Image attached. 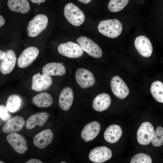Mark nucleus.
<instances>
[{
  "label": "nucleus",
  "instance_id": "nucleus-20",
  "mask_svg": "<svg viewBox=\"0 0 163 163\" xmlns=\"http://www.w3.org/2000/svg\"><path fill=\"white\" fill-rule=\"evenodd\" d=\"M42 72L43 74L49 76H62L65 74L66 69L62 63L51 62L43 66Z\"/></svg>",
  "mask_w": 163,
  "mask_h": 163
},
{
  "label": "nucleus",
  "instance_id": "nucleus-1",
  "mask_svg": "<svg viewBox=\"0 0 163 163\" xmlns=\"http://www.w3.org/2000/svg\"><path fill=\"white\" fill-rule=\"evenodd\" d=\"M98 31L103 35L111 38L118 37L122 30V25L118 20L116 19L102 20L99 23Z\"/></svg>",
  "mask_w": 163,
  "mask_h": 163
},
{
  "label": "nucleus",
  "instance_id": "nucleus-3",
  "mask_svg": "<svg viewBox=\"0 0 163 163\" xmlns=\"http://www.w3.org/2000/svg\"><path fill=\"white\" fill-rule=\"evenodd\" d=\"M48 23L46 16L39 14L35 16L28 23L27 30L28 36L35 37L40 34L46 28Z\"/></svg>",
  "mask_w": 163,
  "mask_h": 163
},
{
  "label": "nucleus",
  "instance_id": "nucleus-35",
  "mask_svg": "<svg viewBox=\"0 0 163 163\" xmlns=\"http://www.w3.org/2000/svg\"><path fill=\"white\" fill-rule=\"evenodd\" d=\"M80 2L84 3L85 4H87L90 2L91 0H78Z\"/></svg>",
  "mask_w": 163,
  "mask_h": 163
},
{
  "label": "nucleus",
  "instance_id": "nucleus-24",
  "mask_svg": "<svg viewBox=\"0 0 163 163\" xmlns=\"http://www.w3.org/2000/svg\"><path fill=\"white\" fill-rule=\"evenodd\" d=\"M7 4L11 10L18 13H26L30 8L27 0H8Z\"/></svg>",
  "mask_w": 163,
  "mask_h": 163
},
{
  "label": "nucleus",
  "instance_id": "nucleus-36",
  "mask_svg": "<svg viewBox=\"0 0 163 163\" xmlns=\"http://www.w3.org/2000/svg\"><path fill=\"white\" fill-rule=\"evenodd\" d=\"M61 163H66V162L65 161H62Z\"/></svg>",
  "mask_w": 163,
  "mask_h": 163
},
{
  "label": "nucleus",
  "instance_id": "nucleus-37",
  "mask_svg": "<svg viewBox=\"0 0 163 163\" xmlns=\"http://www.w3.org/2000/svg\"><path fill=\"white\" fill-rule=\"evenodd\" d=\"M0 163H4V162H3V161H1V160H0Z\"/></svg>",
  "mask_w": 163,
  "mask_h": 163
},
{
  "label": "nucleus",
  "instance_id": "nucleus-16",
  "mask_svg": "<svg viewBox=\"0 0 163 163\" xmlns=\"http://www.w3.org/2000/svg\"><path fill=\"white\" fill-rule=\"evenodd\" d=\"M101 125L96 121H94L87 124L81 133V136L85 142H87L94 139L101 130Z\"/></svg>",
  "mask_w": 163,
  "mask_h": 163
},
{
  "label": "nucleus",
  "instance_id": "nucleus-25",
  "mask_svg": "<svg viewBox=\"0 0 163 163\" xmlns=\"http://www.w3.org/2000/svg\"><path fill=\"white\" fill-rule=\"evenodd\" d=\"M22 102V99L19 95L16 94H12L7 99L6 107L9 112L14 113L20 108Z\"/></svg>",
  "mask_w": 163,
  "mask_h": 163
},
{
  "label": "nucleus",
  "instance_id": "nucleus-5",
  "mask_svg": "<svg viewBox=\"0 0 163 163\" xmlns=\"http://www.w3.org/2000/svg\"><path fill=\"white\" fill-rule=\"evenodd\" d=\"M58 50L61 55L71 58H80L84 53L83 50L79 45L71 41L60 44Z\"/></svg>",
  "mask_w": 163,
  "mask_h": 163
},
{
  "label": "nucleus",
  "instance_id": "nucleus-30",
  "mask_svg": "<svg viewBox=\"0 0 163 163\" xmlns=\"http://www.w3.org/2000/svg\"><path fill=\"white\" fill-rule=\"evenodd\" d=\"M9 110L6 107L3 105H0V117L4 121L8 120L11 117Z\"/></svg>",
  "mask_w": 163,
  "mask_h": 163
},
{
  "label": "nucleus",
  "instance_id": "nucleus-27",
  "mask_svg": "<svg viewBox=\"0 0 163 163\" xmlns=\"http://www.w3.org/2000/svg\"><path fill=\"white\" fill-rule=\"evenodd\" d=\"M129 2V0H110L108 8L111 12H117L123 9Z\"/></svg>",
  "mask_w": 163,
  "mask_h": 163
},
{
  "label": "nucleus",
  "instance_id": "nucleus-26",
  "mask_svg": "<svg viewBox=\"0 0 163 163\" xmlns=\"http://www.w3.org/2000/svg\"><path fill=\"white\" fill-rule=\"evenodd\" d=\"M150 91L151 94L157 101L163 103V83L159 81L153 82L152 84Z\"/></svg>",
  "mask_w": 163,
  "mask_h": 163
},
{
  "label": "nucleus",
  "instance_id": "nucleus-2",
  "mask_svg": "<svg viewBox=\"0 0 163 163\" xmlns=\"http://www.w3.org/2000/svg\"><path fill=\"white\" fill-rule=\"evenodd\" d=\"M64 14L69 22L75 26H80L85 20V15L83 12L72 3L66 5L64 8Z\"/></svg>",
  "mask_w": 163,
  "mask_h": 163
},
{
  "label": "nucleus",
  "instance_id": "nucleus-17",
  "mask_svg": "<svg viewBox=\"0 0 163 163\" xmlns=\"http://www.w3.org/2000/svg\"><path fill=\"white\" fill-rule=\"evenodd\" d=\"M25 123V121L22 117L16 116L8 120L3 126L2 130L6 133H16L21 130Z\"/></svg>",
  "mask_w": 163,
  "mask_h": 163
},
{
  "label": "nucleus",
  "instance_id": "nucleus-22",
  "mask_svg": "<svg viewBox=\"0 0 163 163\" xmlns=\"http://www.w3.org/2000/svg\"><path fill=\"white\" fill-rule=\"evenodd\" d=\"M122 130L118 125L113 124L109 126L105 130L104 136L105 140L110 143L117 142L122 134Z\"/></svg>",
  "mask_w": 163,
  "mask_h": 163
},
{
  "label": "nucleus",
  "instance_id": "nucleus-6",
  "mask_svg": "<svg viewBox=\"0 0 163 163\" xmlns=\"http://www.w3.org/2000/svg\"><path fill=\"white\" fill-rule=\"evenodd\" d=\"M39 51L36 47L30 46L25 49L20 54L17 61V65L20 68L30 65L37 57Z\"/></svg>",
  "mask_w": 163,
  "mask_h": 163
},
{
  "label": "nucleus",
  "instance_id": "nucleus-12",
  "mask_svg": "<svg viewBox=\"0 0 163 163\" xmlns=\"http://www.w3.org/2000/svg\"><path fill=\"white\" fill-rule=\"evenodd\" d=\"M52 82V79L50 76L39 72L32 77L31 88L36 91H44L51 85Z\"/></svg>",
  "mask_w": 163,
  "mask_h": 163
},
{
  "label": "nucleus",
  "instance_id": "nucleus-10",
  "mask_svg": "<svg viewBox=\"0 0 163 163\" xmlns=\"http://www.w3.org/2000/svg\"><path fill=\"white\" fill-rule=\"evenodd\" d=\"M6 139L13 149L19 154H23L28 150L27 141L20 134L16 133H9L7 136Z\"/></svg>",
  "mask_w": 163,
  "mask_h": 163
},
{
  "label": "nucleus",
  "instance_id": "nucleus-31",
  "mask_svg": "<svg viewBox=\"0 0 163 163\" xmlns=\"http://www.w3.org/2000/svg\"><path fill=\"white\" fill-rule=\"evenodd\" d=\"M40 160L36 158H32L25 162V163H43Z\"/></svg>",
  "mask_w": 163,
  "mask_h": 163
},
{
  "label": "nucleus",
  "instance_id": "nucleus-34",
  "mask_svg": "<svg viewBox=\"0 0 163 163\" xmlns=\"http://www.w3.org/2000/svg\"><path fill=\"white\" fill-rule=\"evenodd\" d=\"M5 21L4 18L1 15H0V27H1L5 24Z\"/></svg>",
  "mask_w": 163,
  "mask_h": 163
},
{
  "label": "nucleus",
  "instance_id": "nucleus-18",
  "mask_svg": "<svg viewBox=\"0 0 163 163\" xmlns=\"http://www.w3.org/2000/svg\"><path fill=\"white\" fill-rule=\"evenodd\" d=\"M74 94L72 89L69 87L63 88L60 93L59 104V107L63 110H69L73 103Z\"/></svg>",
  "mask_w": 163,
  "mask_h": 163
},
{
  "label": "nucleus",
  "instance_id": "nucleus-7",
  "mask_svg": "<svg viewBox=\"0 0 163 163\" xmlns=\"http://www.w3.org/2000/svg\"><path fill=\"white\" fill-rule=\"evenodd\" d=\"M154 129L153 126L149 122L142 123L139 128L137 133L138 142L143 145L149 144L152 139Z\"/></svg>",
  "mask_w": 163,
  "mask_h": 163
},
{
  "label": "nucleus",
  "instance_id": "nucleus-9",
  "mask_svg": "<svg viewBox=\"0 0 163 163\" xmlns=\"http://www.w3.org/2000/svg\"><path fill=\"white\" fill-rule=\"evenodd\" d=\"M75 77L77 83L82 88L90 87L95 83V78L93 74L85 69H78L75 72Z\"/></svg>",
  "mask_w": 163,
  "mask_h": 163
},
{
  "label": "nucleus",
  "instance_id": "nucleus-8",
  "mask_svg": "<svg viewBox=\"0 0 163 163\" xmlns=\"http://www.w3.org/2000/svg\"><path fill=\"white\" fill-rule=\"evenodd\" d=\"M110 86L114 95L120 99H123L128 96L129 89L123 80L119 76L113 77L110 81Z\"/></svg>",
  "mask_w": 163,
  "mask_h": 163
},
{
  "label": "nucleus",
  "instance_id": "nucleus-33",
  "mask_svg": "<svg viewBox=\"0 0 163 163\" xmlns=\"http://www.w3.org/2000/svg\"><path fill=\"white\" fill-rule=\"evenodd\" d=\"M6 56V53L4 52L2 50H0V60L3 59Z\"/></svg>",
  "mask_w": 163,
  "mask_h": 163
},
{
  "label": "nucleus",
  "instance_id": "nucleus-11",
  "mask_svg": "<svg viewBox=\"0 0 163 163\" xmlns=\"http://www.w3.org/2000/svg\"><path fill=\"white\" fill-rule=\"evenodd\" d=\"M111 150L104 146L97 147L90 151L88 155L89 159L96 163H101L110 159L112 156Z\"/></svg>",
  "mask_w": 163,
  "mask_h": 163
},
{
  "label": "nucleus",
  "instance_id": "nucleus-21",
  "mask_svg": "<svg viewBox=\"0 0 163 163\" xmlns=\"http://www.w3.org/2000/svg\"><path fill=\"white\" fill-rule=\"evenodd\" d=\"M111 103L110 96L108 94L103 93L97 95L92 102V107L96 111L102 112L107 110Z\"/></svg>",
  "mask_w": 163,
  "mask_h": 163
},
{
  "label": "nucleus",
  "instance_id": "nucleus-14",
  "mask_svg": "<svg viewBox=\"0 0 163 163\" xmlns=\"http://www.w3.org/2000/svg\"><path fill=\"white\" fill-rule=\"evenodd\" d=\"M6 56L1 60L0 71L4 75L11 72L14 69L16 62L17 57L14 51L12 50L6 51Z\"/></svg>",
  "mask_w": 163,
  "mask_h": 163
},
{
  "label": "nucleus",
  "instance_id": "nucleus-19",
  "mask_svg": "<svg viewBox=\"0 0 163 163\" xmlns=\"http://www.w3.org/2000/svg\"><path fill=\"white\" fill-rule=\"evenodd\" d=\"M50 116L49 113L45 112L38 113L30 116L26 120L25 126L27 129H31L36 125L43 126Z\"/></svg>",
  "mask_w": 163,
  "mask_h": 163
},
{
  "label": "nucleus",
  "instance_id": "nucleus-28",
  "mask_svg": "<svg viewBox=\"0 0 163 163\" xmlns=\"http://www.w3.org/2000/svg\"><path fill=\"white\" fill-rule=\"evenodd\" d=\"M152 144L155 147H159L163 145V128L161 126L157 127L154 131Z\"/></svg>",
  "mask_w": 163,
  "mask_h": 163
},
{
  "label": "nucleus",
  "instance_id": "nucleus-23",
  "mask_svg": "<svg viewBox=\"0 0 163 163\" xmlns=\"http://www.w3.org/2000/svg\"><path fill=\"white\" fill-rule=\"evenodd\" d=\"M32 102L35 106L39 107H48L53 104L51 95L46 92H42L35 95L32 99Z\"/></svg>",
  "mask_w": 163,
  "mask_h": 163
},
{
  "label": "nucleus",
  "instance_id": "nucleus-15",
  "mask_svg": "<svg viewBox=\"0 0 163 163\" xmlns=\"http://www.w3.org/2000/svg\"><path fill=\"white\" fill-rule=\"evenodd\" d=\"M53 138V134L52 131L47 129L36 135L33 138V142L35 146L43 149L51 143Z\"/></svg>",
  "mask_w": 163,
  "mask_h": 163
},
{
  "label": "nucleus",
  "instance_id": "nucleus-32",
  "mask_svg": "<svg viewBox=\"0 0 163 163\" xmlns=\"http://www.w3.org/2000/svg\"><path fill=\"white\" fill-rule=\"evenodd\" d=\"M32 2L34 3H37L38 5H40V3L44 2L46 0H30Z\"/></svg>",
  "mask_w": 163,
  "mask_h": 163
},
{
  "label": "nucleus",
  "instance_id": "nucleus-29",
  "mask_svg": "<svg viewBox=\"0 0 163 163\" xmlns=\"http://www.w3.org/2000/svg\"><path fill=\"white\" fill-rule=\"evenodd\" d=\"M152 160L148 155L139 153L134 155L131 158L130 163H151Z\"/></svg>",
  "mask_w": 163,
  "mask_h": 163
},
{
  "label": "nucleus",
  "instance_id": "nucleus-13",
  "mask_svg": "<svg viewBox=\"0 0 163 163\" xmlns=\"http://www.w3.org/2000/svg\"><path fill=\"white\" fill-rule=\"evenodd\" d=\"M136 49L142 56L149 57L152 55L153 47L149 40L146 36L143 35L136 38L134 41Z\"/></svg>",
  "mask_w": 163,
  "mask_h": 163
},
{
  "label": "nucleus",
  "instance_id": "nucleus-4",
  "mask_svg": "<svg viewBox=\"0 0 163 163\" xmlns=\"http://www.w3.org/2000/svg\"><path fill=\"white\" fill-rule=\"evenodd\" d=\"M77 42L84 51L89 56L95 58H99L102 56V51L100 46L89 38L81 36L76 39Z\"/></svg>",
  "mask_w": 163,
  "mask_h": 163
}]
</instances>
